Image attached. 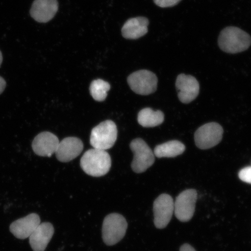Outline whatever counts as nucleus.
I'll return each instance as SVG.
<instances>
[{
  "label": "nucleus",
  "instance_id": "obj_1",
  "mask_svg": "<svg viewBox=\"0 0 251 251\" xmlns=\"http://www.w3.org/2000/svg\"><path fill=\"white\" fill-rule=\"evenodd\" d=\"M218 45L222 51L237 54L249 49L251 45V37L240 28L227 27L220 34Z\"/></svg>",
  "mask_w": 251,
  "mask_h": 251
},
{
  "label": "nucleus",
  "instance_id": "obj_2",
  "mask_svg": "<svg viewBox=\"0 0 251 251\" xmlns=\"http://www.w3.org/2000/svg\"><path fill=\"white\" fill-rule=\"evenodd\" d=\"M81 169L93 177H101L108 174L111 167V158L105 150H88L80 160Z\"/></svg>",
  "mask_w": 251,
  "mask_h": 251
},
{
  "label": "nucleus",
  "instance_id": "obj_3",
  "mask_svg": "<svg viewBox=\"0 0 251 251\" xmlns=\"http://www.w3.org/2000/svg\"><path fill=\"white\" fill-rule=\"evenodd\" d=\"M127 228L126 220L119 213H111L103 220L102 235L103 242L114 246L123 239Z\"/></svg>",
  "mask_w": 251,
  "mask_h": 251
},
{
  "label": "nucleus",
  "instance_id": "obj_4",
  "mask_svg": "<svg viewBox=\"0 0 251 251\" xmlns=\"http://www.w3.org/2000/svg\"><path fill=\"white\" fill-rule=\"evenodd\" d=\"M117 137V125L112 121H105L93 128L90 144L94 149L105 151L114 146Z\"/></svg>",
  "mask_w": 251,
  "mask_h": 251
},
{
  "label": "nucleus",
  "instance_id": "obj_5",
  "mask_svg": "<svg viewBox=\"0 0 251 251\" xmlns=\"http://www.w3.org/2000/svg\"><path fill=\"white\" fill-rule=\"evenodd\" d=\"M130 149L134 153L131 168L137 174L146 172L155 162V155L145 141L136 139L131 141Z\"/></svg>",
  "mask_w": 251,
  "mask_h": 251
},
{
  "label": "nucleus",
  "instance_id": "obj_6",
  "mask_svg": "<svg viewBox=\"0 0 251 251\" xmlns=\"http://www.w3.org/2000/svg\"><path fill=\"white\" fill-rule=\"evenodd\" d=\"M224 129L215 122L203 125L198 128L194 135V140L198 148L207 150L217 146L221 142Z\"/></svg>",
  "mask_w": 251,
  "mask_h": 251
},
{
  "label": "nucleus",
  "instance_id": "obj_7",
  "mask_svg": "<svg viewBox=\"0 0 251 251\" xmlns=\"http://www.w3.org/2000/svg\"><path fill=\"white\" fill-rule=\"evenodd\" d=\"M127 82L134 93L147 96L156 90L158 78L152 72L140 70L131 74L127 78Z\"/></svg>",
  "mask_w": 251,
  "mask_h": 251
},
{
  "label": "nucleus",
  "instance_id": "obj_8",
  "mask_svg": "<svg viewBox=\"0 0 251 251\" xmlns=\"http://www.w3.org/2000/svg\"><path fill=\"white\" fill-rule=\"evenodd\" d=\"M197 192L196 190H184L178 195L174 202L176 217L182 222H187L195 212Z\"/></svg>",
  "mask_w": 251,
  "mask_h": 251
},
{
  "label": "nucleus",
  "instance_id": "obj_9",
  "mask_svg": "<svg viewBox=\"0 0 251 251\" xmlns=\"http://www.w3.org/2000/svg\"><path fill=\"white\" fill-rule=\"evenodd\" d=\"M154 224L158 228H164L169 224L174 213V201L171 196L163 194L153 202Z\"/></svg>",
  "mask_w": 251,
  "mask_h": 251
},
{
  "label": "nucleus",
  "instance_id": "obj_10",
  "mask_svg": "<svg viewBox=\"0 0 251 251\" xmlns=\"http://www.w3.org/2000/svg\"><path fill=\"white\" fill-rule=\"evenodd\" d=\"M176 87L178 90V99L184 103L194 101L200 93L199 81L191 75H178L176 81Z\"/></svg>",
  "mask_w": 251,
  "mask_h": 251
},
{
  "label": "nucleus",
  "instance_id": "obj_11",
  "mask_svg": "<svg viewBox=\"0 0 251 251\" xmlns=\"http://www.w3.org/2000/svg\"><path fill=\"white\" fill-rule=\"evenodd\" d=\"M58 9L57 0H34L30 14L38 23H47L54 17Z\"/></svg>",
  "mask_w": 251,
  "mask_h": 251
},
{
  "label": "nucleus",
  "instance_id": "obj_12",
  "mask_svg": "<svg viewBox=\"0 0 251 251\" xmlns=\"http://www.w3.org/2000/svg\"><path fill=\"white\" fill-rule=\"evenodd\" d=\"M59 143L58 138L55 134L45 131L34 138L32 148L36 155L50 157L55 153Z\"/></svg>",
  "mask_w": 251,
  "mask_h": 251
},
{
  "label": "nucleus",
  "instance_id": "obj_13",
  "mask_svg": "<svg viewBox=\"0 0 251 251\" xmlns=\"http://www.w3.org/2000/svg\"><path fill=\"white\" fill-rule=\"evenodd\" d=\"M83 150L82 141L77 137H67L59 142L55 152L56 158L62 162H68L76 158Z\"/></svg>",
  "mask_w": 251,
  "mask_h": 251
},
{
  "label": "nucleus",
  "instance_id": "obj_14",
  "mask_svg": "<svg viewBox=\"0 0 251 251\" xmlns=\"http://www.w3.org/2000/svg\"><path fill=\"white\" fill-rule=\"evenodd\" d=\"M40 224L39 216L36 213H31L12 223L9 229L15 237L24 240L29 238Z\"/></svg>",
  "mask_w": 251,
  "mask_h": 251
},
{
  "label": "nucleus",
  "instance_id": "obj_15",
  "mask_svg": "<svg viewBox=\"0 0 251 251\" xmlns=\"http://www.w3.org/2000/svg\"><path fill=\"white\" fill-rule=\"evenodd\" d=\"M54 233V228L50 223L40 224L29 237V243L34 251H45Z\"/></svg>",
  "mask_w": 251,
  "mask_h": 251
},
{
  "label": "nucleus",
  "instance_id": "obj_16",
  "mask_svg": "<svg viewBox=\"0 0 251 251\" xmlns=\"http://www.w3.org/2000/svg\"><path fill=\"white\" fill-rule=\"evenodd\" d=\"M149 21L144 17L129 19L126 22L122 29V34L125 39L134 40L140 38L148 32Z\"/></svg>",
  "mask_w": 251,
  "mask_h": 251
},
{
  "label": "nucleus",
  "instance_id": "obj_17",
  "mask_svg": "<svg viewBox=\"0 0 251 251\" xmlns=\"http://www.w3.org/2000/svg\"><path fill=\"white\" fill-rule=\"evenodd\" d=\"M186 147L177 140H172L157 146L154 150V155L158 158H174L184 152Z\"/></svg>",
  "mask_w": 251,
  "mask_h": 251
},
{
  "label": "nucleus",
  "instance_id": "obj_18",
  "mask_svg": "<svg viewBox=\"0 0 251 251\" xmlns=\"http://www.w3.org/2000/svg\"><path fill=\"white\" fill-rule=\"evenodd\" d=\"M138 122L144 127H153L161 125L164 121V114L161 111H153L150 108H144L138 114Z\"/></svg>",
  "mask_w": 251,
  "mask_h": 251
},
{
  "label": "nucleus",
  "instance_id": "obj_19",
  "mask_svg": "<svg viewBox=\"0 0 251 251\" xmlns=\"http://www.w3.org/2000/svg\"><path fill=\"white\" fill-rule=\"evenodd\" d=\"M111 89L109 83L101 79L93 80L90 84V92L93 98L97 101H104Z\"/></svg>",
  "mask_w": 251,
  "mask_h": 251
},
{
  "label": "nucleus",
  "instance_id": "obj_20",
  "mask_svg": "<svg viewBox=\"0 0 251 251\" xmlns=\"http://www.w3.org/2000/svg\"><path fill=\"white\" fill-rule=\"evenodd\" d=\"M238 177L245 183L251 184V166L241 169L238 173Z\"/></svg>",
  "mask_w": 251,
  "mask_h": 251
},
{
  "label": "nucleus",
  "instance_id": "obj_21",
  "mask_svg": "<svg viewBox=\"0 0 251 251\" xmlns=\"http://www.w3.org/2000/svg\"><path fill=\"white\" fill-rule=\"evenodd\" d=\"M181 1V0H153L155 4L161 8L174 7Z\"/></svg>",
  "mask_w": 251,
  "mask_h": 251
},
{
  "label": "nucleus",
  "instance_id": "obj_22",
  "mask_svg": "<svg viewBox=\"0 0 251 251\" xmlns=\"http://www.w3.org/2000/svg\"><path fill=\"white\" fill-rule=\"evenodd\" d=\"M180 251H196L190 245L185 244L180 247Z\"/></svg>",
  "mask_w": 251,
  "mask_h": 251
},
{
  "label": "nucleus",
  "instance_id": "obj_23",
  "mask_svg": "<svg viewBox=\"0 0 251 251\" xmlns=\"http://www.w3.org/2000/svg\"><path fill=\"white\" fill-rule=\"evenodd\" d=\"M6 87V81L4 78L0 76V94L4 92Z\"/></svg>",
  "mask_w": 251,
  "mask_h": 251
},
{
  "label": "nucleus",
  "instance_id": "obj_24",
  "mask_svg": "<svg viewBox=\"0 0 251 251\" xmlns=\"http://www.w3.org/2000/svg\"><path fill=\"white\" fill-rule=\"evenodd\" d=\"M2 59H3V58H2V52L1 51H0V67H1V65L2 62Z\"/></svg>",
  "mask_w": 251,
  "mask_h": 251
}]
</instances>
